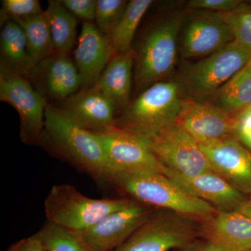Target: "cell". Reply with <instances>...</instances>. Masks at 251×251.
Masks as SVG:
<instances>
[{
  "mask_svg": "<svg viewBox=\"0 0 251 251\" xmlns=\"http://www.w3.org/2000/svg\"><path fill=\"white\" fill-rule=\"evenodd\" d=\"M106 182L140 204L172 211L195 221L204 222L218 211L161 173H119L110 176Z\"/></svg>",
  "mask_w": 251,
  "mask_h": 251,
  "instance_id": "6da1fadb",
  "label": "cell"
},
{
  "mask_svg": "<svg viewBox=\"0 0 251 251\" xmlns=\"http://www.w3.org/2000/svg\"><path fill=\"white\" fill-rule=\"evenodd\" d=\"M44 131L66 159L94 179L106 181V157L95 133L73 123L59 108L50 105L46 108Z\"/></svg>",
  "mask_w": 251,
  "mask_h": 251,
  "instance_id": "7a4b0ae2",
  "label": "cell"
},
{
  "mask_svg": "<svg viewBox=\"0 0 251 251\" xmlns=\"http://www.w3.org/2000/svg\"><path fill=\"white\" fill-rule=\"evenodd\" d=\"M133 202L126 198L93 199L69 184L52 186L44 202L48 222L75 232H83L105 216Z\"/></svg>",
  "mask_w": 251,
  "mask_h": 251,
  "instance_id": "3957f363",
  "label": "cell"
},
{
  "mask_svg": "<svg viewBox=\"0 0 251 251\" xmlns=\"http://www.w3.org/2000/svg\"><path fill=\"white\" fill-rule=\"evenodd\" d=\"M181 102L177 83L156 82L128 105L122 118L115 122V126L151 136L175 125Z\"/></svg>",
  "mask_w": 251,
  "mask_h": 251,
  "instance_id": "277c9868",
  "label": "cell"
},
{
  "mask_svg": "<svg viewBox=\"0 0 251 251\" xmlns=\"http://www.w3.org/2000/svg\"><path fill=\"white\" fill-rule=\"evenodd\" d=\"M196 221L170 211L153 212L129 238L112 251L181 250L201 237V227Z\"/></svg>",
  "mask_w": 251,
  "mask_h": 251,
  "instance_id": "5b68a950",
  "label": "cell"
},
{
  "mask_svg": "<svg viewBox=\"0 0 251 251\" xmlns=\"http://www.w3.org/2000/svg\"><path fill=\"white\" fill-rule=\"evenodd\" d=\"M182 21V14L172 15L153 27L144 39L135 74L139 87L152 85L173 70L176 62V41Z\"/></svg>",
  "mask_w": 251,
  "mask_h": 251,
  "instance_id": "8992f818",
  "label": "cell"
},
{
  "mask_svg": "<svg viewBox=\"0 0 251 251\" xmlns=\"http://www.w3.org/2000/svg\"><path fill=\"white\" fill-rule=\"evenodd\" d=\"M94 133L106 157L109 171L107 180L119 173L157 172L163 174L164 166L153 154L148 138L144 135L117 126Z\"/></svg>",
  "mask_w": 251,
  "mask_h": 251,
  "instance_id": "52a82bcc",
  "label": "cell"
},
{
  "mask_svg": "<svg viewBox=\"0 0 251 251\" xmlns=\"http://www.w3.org/2000/svg\"><path fill=\"white\" fill-rule=\"evenodd\" d=\"M146 138L157 159L176 174L193 177L213 171L199 143L176 124Z\"/></svg>",
  "mask_w": 251,
  "mask_h": 251,
  "instance_id": "ba28073f",
  "label": "cell"
},
{
  "mask_svg": "<svg viewBox=\"0 0 251 251\" xmlns=\"http://www.w3.org/2000/svg\"><path fill=\"white\" fill-rule=\"evenodd\" d=\"M0 100L12 105L19 114L21 138L24 143H32L41 137L48 104L23 75L1 69Z\"/></svg>",
  "mask_w": 251,
  "mask_h": 251,
  "instance_id": "9c48e42d",
  "label": "cell"
},
{
  "mask_svg": "<svg viewBox=\"0 0 251 251\" xmlns=\"http://www.w3.org/2000/svg\"><path fill=\"white\" fill-rule=\"evenodd\" d=\"M251 58V50L232 41L206 59L190 66L186 72V82L198 94H215Z\"/></svg>",
  "mask_w": 251,
  "mask_h": 251,
  "instance_id": "30bf717a",
  "label": "cell"
},
{
  "mask_svg": "<svg viewBox=\"0 0 251 251\" xmlns=\"http://www.w3.org/2000/svg\"><path fill=\"white\" fill-rule=\"evenodd\" d=\"M153 212L150 206L133 201L80 234L92 251H112L129 238Z\"/></svg>",
  "mask_w": 251,
  "mask_h": 251,
  "instance_id": "8fae6325",
  "label": "cell"
},
{
  "mask_svg": "<svg viewBox=\"0 0 251 251\" xmlns=\"http://www.w3.org/2000/svg\"><path fill=\"white\" fill-rule=\"evenodd\" d=\"M176 125L188 132L199 144L236 138L235 117L216 104L185 99Z\"/></svg>",
  "mask_w": 251,
  "mask_h": 251,
  "instance_id": "7c38bea8",
  "label": "cell"
},
{
  "mask_svg": "<svg viewBox=\"0 0 251 251\" xmlns=\"http://www.w3.org/2000/svg\"><path fill=\"white\" fill-rule=\"evenodd\" d=\"M213 171L242 193L251 194V153L236 138L199 144Z\"/></svg>",
  "mask_w": 251,
  "mask_h": 251,
  "instance_id": "4fadbf2b",
  "label": "cell"
},
{
  "mask_svg": "<svg viewBox=\"0 0 251 251\" xmlns=\"http://www.w3.org/2000/svg\"><path fill=\"white\" fill-rule=\"evenodd\" d=\"M115 54L110 36L100 32L92 23L84 22L74 52L82 90L95 85Z\"/></svg>",
  "mask_w": 251,
  "mask_h": 251,
  "instance_id": "5bb4252c",
  "label": "cell"
},
{
  "mask_svg": "<svg viewBox=\"0 0 251 251\" xmlns=\"http://www.w3.org/2000/svg\"><path fill=\"white\" fill-rule=\"evenodd\" d=\"M59 109L73 123L92 133L115 126V106L94 87L84 89L65 99Z\"/></svg>",
  "mask_w": 251,
  "mask_h": 251,
  "instance_id": "9a60e30c",
  "label": "cell"
},
{
  "mask_svg": "<svg viewBox=\"0 0 251 251\" xmlns=\"http://www.w3.org/2000/svg\"><path fill=\"white\" fill-rule=\"evenodd\" d=\"M234 41L227 23L218 12L203 13L193 18L185 29L182 54L185 57L211 54Z\"/></svg>",
  "mask_w": 251,
  "mask_h": 251,
  "instance_id": "2e32d148",
  "label": "cell"
},
{
  "mask_svg": "<svg viewBox=\"0 0 251 251\" xmlns=\"http://www.w3.org/2000/svg\"><path fill=\"white\" fill-rule=\"evenodd\" d=\"M163 174L193 196L209 203L217 211L236 210L246 200L244 193L213 171L187 177L176 174L164 167Z\"/></svg>",
  "mask_w": 251,
  "mask_h": 251,
  "instance_id": "e0dca14e",
  "label": "cell"
},
{
  "mask_svg": "<svg viewBox=\"0 0 251 251\" xmlns=\"http://www.w3.org/2000/svg\"><path fill=\"white\" fill-rule=\"evenodd\" d=\"M201 226V237L226 251H251V217L242 211H219Z\"/></svg>",
  "mask_w": 251,
  "mask_h": 251,
  "instance_id": "ac0fdd59",
  "label": "cell"
},
{
  "mask_svg": "<svg viewBox=\"0 0 251 251\" xmlns=\"http://www.w3.org/2000/svg\"><path fill=\"white\" fill-rule=\"evenodd\" d=\"M34 69L39 70L44 89L52 98L65 100L82 87L78 69L67 54H54Z\"/></svg>",
  "mask_w": 251,
  "mask_h": 251,
  "instance_id": "d6986e66",
  "label": "cell"
},
{
  "mask_svg": "<svg viewBox=\"0 0 251 251\" xmlns=\"http://www.w3.org/2000/svg\"><path fill=\"white\" fill-rule=\"evenodd\" d=\"M133 51L115 54L93 87L103 94L115 109L126 106L131 89Z\"/></svg>",
  "mask_w": 251,
  "mask_h": 251,
  "instance_id": "ffe728a7",
  "label": "cell"
},
{
  "mask_svg": "<svg viewBox=\"0 0 251 251\" xmlns=\"http://www.w3.org/2000/svg\"><path fill=\"white\" fill-rule=\"evenodd\" d=\"M1 69L23 75L36 67L28 50L23 28L13 20H6L0 37Z\"/></svg>",
  "mask_w": 251,
  "mask_h": 251,
  "instance_id": "44dd1931",
  "label": "cell"
},
{
  "mask_svg": "<svg viewBox=\"0 0 251 251\" xmlns=\"http://www.w3.org/2000/svg\"><path fill=\"white\" fill-rule=\"evenodd\" d=\"M45 14L56 54H67L76 37V18L57 0L49 1Z\"/></svg>",
  "mask_w": 251,
  "mask_h": 251,
  "instance_id": "7402d4cb",
  "label": "cell"
},
{
  "mask_svg": "<svg viewBox=\"0 0 251 251\" xmlns=\"http://www.w3.org/2000/svg\"><path fill=\"white\" fill-rule=\"evenodd\" d=\"M216 105L235 117L251 105V68H243L215 93Z\"/></svg>",
  "mask_w": 251,
  "mask_h": 251,
  "instance_id": "603a6c76",
  "label": "cell"
},
{
  "mask_svg": "<svg viewBox=\"0 0 251 251\" xmlns=\"http://www.w3.org/2000/svg\"><path fill=\"white\" fill-rule=\"evenodd\" d=\"M14 21L25 34L29 55L35 66L56 54L45 11L34 17Z\"/></svg>",
  "mask_w": 251,
  "mask_h": 251,
  "instance_id": "cb8c5ba5",
  "label": "cell"
},
{
  "mask_svg": "<svg viewBox=\"0 0 251 251\" xmlns=\"http://www.w3.org/2000/svg\"><path fill=\"white\" fill-rule=\"evenodd\" d=\"M152 3L151 0H132L127 4L110 35L116 54H125L131 50L135 31Z\"/></svg>",
  "mask_w": 251,
  "mask_h": 251,
  "instance_id": "d4e9b609",
  "label": "cell"
},
{
  "mask_svg": "<svg viewBox=\"0 0 251 251\" xmlns=\"http://www.w3.org/2000/svg\"><path fill=\"white\" fill-rule=\"evenodd\" d=\"M36 234L46 251H92L80 232L50 222Z\"/></svg>",
  "mask_w": 251,
  "mask_h": 251,
  "instance_id": "484cf974",
  "label": "cell"
},
{
  "mask_svg": "<svg viewBox=\"0 0 251 251\" xmlns=\"http://www.w3.org/2000/svg\"><path fill=\"white\" fill-rule=\"evenodd\" d=\"M220 14L230 28L234 42L251 51V10L240 5L233 11Z\"/></svg>",
  "mask_w": 251,
  "mask_h": 251,
  "instance_id": "4316f807",
  "label": "cell"
},
{
  "mask_svg": "<svg viewBox=\"0 0 251 251\" xmlns=\"http://www.w3.org/2000/svg\"><path fill=\"white\" fill-rule=\"evenodd\" d=\"M126 5V1L123 0H98L95 21L99 31L110 36Z\"/></svg>",
  "mask_w": 251,
  "mask_h": 251,
  "instance_id": "83f0119b",
  "label": "cell"
},
{
  "mask_svg": "<svg viewBox=\"0 0 251 251\" xmlns=\"http://www.w3.org/2000/svg\"><path fill=\"white\" fill-rule=\"evenodd\" d=\"M1 21L23 20L34 17L44 12L38 0H3Z\"/></svg>",
  "mask_w": 251,
  "mask_h": 251,
  "instance_id": "f1b7e54d",
  "label": "cell"
},
{
  "mask_svg": "<svg viewBox=\"0 0 251 251\" xmlns=\"http://www.w3.org/2000/svg\"><path fill=\"white\" fill-rule=\"evenodd\" d=\"M61 2L75 17L89 23L95 20L97 0H62Z\"/></svg>",
  "mask_w": 251,
  "mask_h": 251,
  "instance_id": "f546056e",
  "label": "cell"
},
{
  "mask_svg": "<svg viewBox=\"0 0 251 251\" xmlns=\"http://www.w3.org/2000/svg\"><path fill=\"white\" fill-rule=\"evenodd\" d=\"M242 1L239 0H191L188 2L191 7L215 11L218 13H228L237 9Z\"/></svg>",
  "mask_w": 251,
  "mask_h": 251,
  "instance_id": "4dcf8cb0",
  "label": "cell"
},
{
  "mask_svg": "<svg viewBox=\"0 0 251 251\" xmlns=\"http://www.w3.org/2000/svg\"><path fill=\"white\" fill-rule=\"evenodd\" d=\"M235 137L251 150V111L249 108L235 117Z\"/></svg>",
  "mask_w": 251,
  "mask_h": 251,
  "instance_id": "1f68e13d",
  "label": "cell"
},
{
  "mask_svg": "<svg viewBox=\"0 0 251 251\" xmlns=\"http://www.w3.org/2000/svg\"><path fill=\"white\" fill-rule=\"evenodd\" d=\"M7 251H46L36 234L13 244Z\"/></svg>",
  "mask_w": 251,
  "mask_h": 251,
  "instance_id": "d6a6232c",
  "label": "cell"
},
{
  "mask_svg": "<svg viewBox=\"0 0 251 251\" xmlns=\"http://www.w3.org/2000/svg\"><path fill=\"white\" fill-rule=\"evenodd\" d=\"M181 251H226L222 248L219 247L214 243L209 241L204 240L203 242H193L191 245L188 246L184 249H181Z\"/></svg>",
  "mask_w": 251,
  "mask_h": 251,
  "instance_id": "836d02e7",
  "label": "cell"
},
{
  "mask_svg": "<svg viewBox=\"0 0 251 251\" xmlns=\"http://www.w3.org/2000/svg\"><path fill=\"white\" fill-rule=\"evenodd\" d=\"M237 209L242 211L246 215L251 217V194L249 198L248 199H246L245 201L241 204V206Z\"/></svg>",
  "mask_w": 251,
  "mask_h": 251,
  "instance_id": "e575fe53",
  "label": "cell"
},
{
  "mask_svg": "<svg viewBox=\"0 0 251 251\" xmlns=\"http://www.w3.org/2000/svg\"><path fill=\"white\" fill-rule=\"evenodd\" d=\"M246 68H251V58L250 59V60H249V62H248V64L247 65L245 66Z\"/></svg>",
  "mask_w": 251,
  "mask_h": 251,
  "instance_id": "d590c367",
  "label": "cell"
},
{
  "mask_svg": "<svg viewBox=\"0 0 251 251\" xmlns=\"http://www.w3.org/2000/svg\"><path fill=\"white\" fill-rule=\"evenodd\" d=\"M249 108V110H251V106H250V107H249V108Z\"/></svg>",
  "mask_w": 251,
  "mask_h": 251,
  "instance_id": "8d00e7d4",
  "label": "cell"
}]
</instances>
